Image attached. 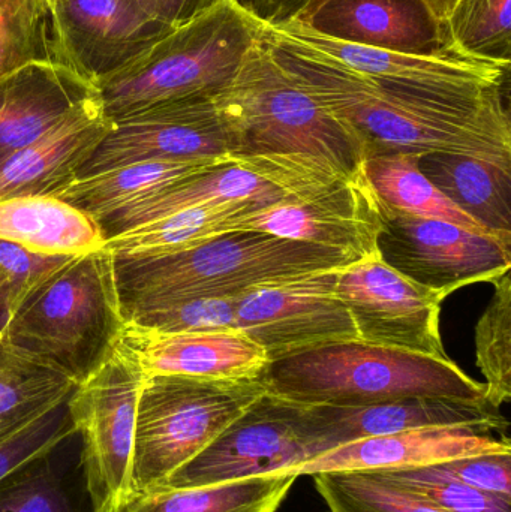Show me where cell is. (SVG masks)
I'll return each instance as SVG.
<instances>
[{
	"mask_svg": "<svg viewBox=\"0 0 511 512\" xmlns=\"http://www.w3.org/2000/svg\"><path fill=\"white\" fill-rule=\"evenodd\" d=\"M275 62L348 126L368 158L449 152L511 167V122L503 90L476 101H450L383 86L348 71L258 24Z\"/></svg>",
	"mask_w": 511,
	"mask_h": 512,
	"instance_id": "obj_1",
	"label": "cell"
},
{
	"mask_svg": "<svg viewBox=\"0 0 511 512\" xmlns=\"http://www.w3.org/2000/svg\"><path fill=\"white\" fill-rule=\"evenodd\" d=\"M359 261L338 249L260 231H231L179 254L114 258L123 316L137 307L240 295L261 283L335 270Z\"/></svg>",
	"mask_w": 511,
	"mask_h": 512,
	"instance_id": "obj_2",
	"label": "cell"
},
{
	"mask_svg": "<svg viewBox=\"0 0 511 512\" xmlns=\"http://www.w3.org/2000/svg\"><path fill=\"white\" fill-rule=\"evenodd\" d=\"M267 393L308 406H356L408 397L485 402V384L452 360L384 348L360 340L329 343L270 361Z\"/></svg>",
	"mask_w": 511,
	"mask_h": 512,
	"instance_id": "obj_3",
	"label": "cell"
},
{
	"mask_svg": "<svg viewBox=\"0 0 511 512\" xmlns=\"http://www.w3.org/2000/svg\"><path fill=\"white\" fill-rule=\"evenodd\" d=\"M231 158L305 155L348 176L368 159L360 138L297 84L258 39L230 84L213 96Z\"/></svg>",
	"mask_w": 511,
	"mask_h": 512,
	"instance_id": "obj_4",
	"label": "cell"
},
{
	"mask_svg": "<svg viewBox=\"0 0 511 512\" xmlns=\"http://www.w3.org/2000/svg\"><path fill=\"white\" fill-rule=\"evenodd\" d=\"M125 324L114 256L102 248L75 256L27 295L2 339L78 385L113 351Z\"/></svg>",
	"mask_w": 511,
	"mask_h": 512,
	"instance_id": "obj_5",
	"label": "cell"
},
{
	"mask_svg": "<svg viewBox=\"0 0 511 512\" xmlns=\"http://www.w3.org/2000/svg\"><path fill=\"white\" fill-rule=\"evenodd\" d=\"M258 41V23L222 0L173 30L137 60L96 83L110 119L180 99L216 96L233 81Z\"/></svg>",
	"mask_w": 511,
	"mask_h": 512,
	"instance_id": "obj_6",
	"label": "cell"
},
{
	"mask_svg": "<svg viewBox=\"0 0 511 512\" xmlns=\"http://www.w3.org/2000/svg\"><path fill=\"white\" fill-rule=\"evenodd\" d=\"M263 394L261 379L144 375L135 421L132 499L164 486Z\"/></svg>",
	"mask_w": 511,
	"mask_h": 512,
	"instance_id": "obj_7",
	"label": "cell"
},
{
	"mask_svg": "<svg viewBox=\"0 0 511 512\" xmlns=\"http://www.w3.org/2000/svg\"><path fill=\"white\" fill-rule=\"evenodd\" d=\"M357 176V174H356ZM329 162L305 155H260L207 168L123 207L99 224L105 239L182 210L231 203L300 201L348 179Z\"/></svg>",
	"mask_w": 511,
	"mask_h": 512,
	"instance_id": "obj_8",
	"label": "cell"
},
{
	"mask_svg": "<svg viewBox=\"0 0 511 512\" xmlns=\"http://www.w3.org/2000/svg\"><path fill=\"white\" fill-rule=\"evenodd\" d=\"M143 379L140 364L116 345L66 402L83 442L81 466L93 512H120L132 501V454Z\"/></svg>",
	"mask_w": 511,
	"mask_h": 512,
	"instance_id": "obj_9",
	"label": "cell"
},
{
	"mask_svg": "<svg viewBox=\"0 0 511 512\" xmlns=\"http://www.w3.org/2000/svg\"><path fill=\"white\" fill-rule=\"evenodd\" d=\"M330 451L309 406L263 394L162 487L213 486L296 471ZM159 489V487H158Z\"/></svg>",
	"mask_w": 511,
	"mask_h": 512,
	"instance_id": "obj_10",
	"label": "cell"
},
{
	"mask_svg": "<svg viewBox=\"0 0 511 512\" xmlns=\"http://www.w3.org/2000/svg\"><path fill=\"white\" fill-rule=\"evenodd\" d=\"M380 200V198H378ZM381 259L402 276L449 297L511 268V245L446 221L419 218L380 200Z\"/></svg>",
	"mask_w": 511,
	"mask_h": 512,
	"instance_id": "obj_11",
	"label": "cell"
},
{
	"mask_svg": "<svg viewBox=\"0 0 511 512\" xmlns=\"http://www.w3.org/2000/svg\"><path fill=\"white\" fill-rule=\"evenodd\" d=\"M335 292L360 342L449 360L440 330L446 297L402 276L380 254L341 268Z\"/></svg>",
	"mask_w": 511,
	"mask_h": 512,
	"instance_id": "obj_12",
	"label": "cell"
},
{
	"mask_svg": "<svg viewBox=\"0 0 511 512\" xmlns=\"http://www.w3.org/2000/svg\"><path fill=\"white\" fill-rule=\"evenodd\" d=\"M339 270L246 289L237 301L234 330L263 346L270 361L329 343L359 340L350 312L335 292Z\"/></svg>",
	"mask_w": 511,
	"mask_h": 512,
	"instance_id": "obj_13",
	"label": "cell"
},
{
	"mask_svg": "<svg viewBox=\"0 0 511 512\" xmlns=\"http://www.w3.org/2000/svg\"><path fill=\"white\" fill-rule=\"evenodd\" d=\"M267 29L383 86L432 98L476 101L503 90L509 81L510 66L473 59L456 51L437 56L396 53L324 38L300 21Z\"/></svg>",
	"mask_w": 511,
	"mask_h": 512,
	"instance_id": "obj_14",
	"label": "cell"
},
{
	"mask_svg": "<svg viewBox=\"0 0 511 512\" xmlns=\"http://www.w3.org/2000/svg\"><path fill=\"white\" fill-rule=\"evenodd\" d=\"M113 120L78 177L138 162H195L231 158L227 129L212 96L180 99Z\"/></svg>",
	"mask_w": 511,
	"mask_h": 512,
	"instance_id": "obj_15",
	"label": "cell"
},
{
	"mask_svg": "<svg viewBox=\"0 0 511 512\" xmlns=\"http://www.w3.org/2000/svg\"><path fill=\"white\" fill-rule=\"evenodd\" d=\"M51 11L57 62L95 86L173 32L135 0H60Z\"/></svg>",
	"mask_w": 511,
	"mask_h": 512,
	"instance_id": "obj_16",
	"label": "cell"
},
{
	"mask_svg": "<svg viewBox=\"0 0 511 512\" xmlns=\"http://www.w3.org/2000/svg\"><path fill=\"white\" fill-rule=\"evenodd\" d=\"M380 228V200L362 171L306 200L249 213L236 222L234 231H260L362 259L378 254Z\"/></svg>",
	"mask_w": 511,
	"mask_h": 512,
	"instance_id": "obj_17",
	"label": "cell"
},
{
	"mask_svg": "<svg viewBox=\"0 0 511 512\" xmlns=\"http://www.w3.org/2000/svg\"><path fill=\"white\" fill-rule=\"evenodd\" d=\"M492 453H511L506 433L486 427H428L333 448L305 463L299 477L318 472L407 471Z\"/></svg>",
	"mask_w": 511,
	"mask_h": 512,
	"instance_id": "obj_18",
	"label": "cell"
},
{
	"mask_svg": "<svg viewBox=\"0 0 511 512\" xmlns=\"http://www.w3.org/2000/svg\"><path fill=\"white\" fill-rule=\"evenodd\" d=\"M300 23L324 38L396 53L455 51L428 0H326Z\"/></svg>",
	"mask_w": 511,
	"mask_h": 512,
	"instance_id": "obj_19",
	"label": "cell"
},
{
	"mask_svg": "<svg viewBox=\"0 0 511 512\" xmlns=\"http://www.w3.org/2000/svg\"><path fill=\"white\" fill-rule=\"evenodd\" d=\"M117 345L144 375L246 381L260 379L270 363L263 346L239 330L159 333L126 322Z\"/></svg>",
	"mask_w": 511,
	"mask_h": 512,
	"instance_id": "obj_20",
	"label": "cell"
},
{
	"mask_svg": "<svg viewBox=\"0 0 511 512\" xmlns=\"http://www.w3.org/2000/svg\"><path fill=\"white\" fill-rule=\"evenodd\" d=\"M111 126L96 92L38 140L0 162V200L50 195L68 185Z\"/></svg>",
	"mask_w": 511,
	"mask_h": 512,
	"instance_id": "obj_21",
	"label": "cell"
},
{
	"mask_svg": "<svg viewBox=\"0 0 511 512\" xmlns=\"http://www.w3.org/2000/svg\"><path fill=\"white\" fill-rule=\"evenodd\" d=\"M309 411L330 450L360 439L428 427H486L506 435L509 429L506 417L486 402L443 397H408L356 408L317 405L309 406Z\"/></svg>",
	"mask_w": 511,
	"mask_h": 512,
	"instance_id": "obj_22",
	"label": "cell"
},
{
	"mask_svg": "<svg viewBox=\"0 0 511 512\" xmlns=\"http://www.w3.org/2000/svg\"><path fill=\"white\" fill-rule=\"evenodd\" d=\"M98 92L56 60H38L0 81V162L38 140Z\"/></svg>",
	"mask_w": 511,
	"mask_h": 512,
	"instance_id": "obj_23",
	"label": "cell"
},
{
	"mask_svg": "<svg viewBox=\"0 0 511 512\" xmlns=\"http://www.w3.org/2000/svg\"><path fill=\"white\" fill-rule=\"evenodd\" d=\"M435 188L489 233L511 245V167L461 153L420 155Z\"/></svg>",
	"mask_w": 511,
	"mask_h": 512,
	"instance_id": "obj_24",
	"label": "cell"
},
{
	"mask_svg": "<svg viewBox=\"0 0 511 512\" xmlns=\"http://www.w3.org/2000/svg\"><path fill=\"white\" fill-rule=\"evenodd\" d=\"M0 240L57 256L89 254L107 242L98 222L51 195L0 200Z\"/></svg>",
	"mask_w": 511,
	"mask_h": 512,
	"instance_id": "obj_25",
	"label": "cell"
},
{
	"mask_svg": "<svg viewBox=\"0 0 511 512\" xmlns=\"http://www.w3.org/2000/svg\"><path fill=\"white\" fill-rule=\"evenodd\" d=\"M234 158L195 162H138L93 176L78 177L51 192V197L65 201L93 221L104 222L135 201L143 200L161 189L207 168L225 164Z\"/></svg>",
	"mask_w": 511,
	"mask_h": 512,
	"instance_id": "obj_26",
	"label": "cell"
},
{
	"mask_svg": "<svg viewBox=\"0 0 511 512\" xmlns=\"http://www.w3.org/2000/svg\"><path fill=\"white\" fill-rule=\"evenodd\" d=\"M264 209L255 203H231L182 210L110 237L105 249L114 258H159L195 248L207 240L231 233L236 222Z\"/></svg>",
	"mask_w": 511,
	"mask_h": 512,
	"instance_id": "obj_27",
	"label": "cell"
},
{
	"mask_svg": "<svg viewBox=\"0 0 511 512\" xmlns=\"http://www.w3.org/2000/svg\"><path fill=\"white\" fill-rule=\"evenodd\" d=\"M297 478L290 471L213 486L159 487L132 499L120 512H276Z\"/></svg>",
	"mask_w": 511,
	"mask_h": 512,
	"instance_id": "obj_28",
	"label": "cell"
},
{
	"mask_svg": "<svg viewBox=\"0 0 511 512\" xmlns=\"http://www.w3.org/2000/svg\"><path fill=\"white\" fill-rule=\"evenodd\" d=\"M77 382L0 337V444L59 408Z\"/></svg>",
	"mask_w": 511,
	"mask_h": 512,
	"instance_id": "obj_29",
	"label": "cell"
},
{
	"mask_svg": "<svg viewBox=\"0 0 511 512\" xmlns=\"http://www.w3.org/2000/svg\"><path fill=\"white\" fill-rule=\"evenodd\" d=\"M419 158V153L371 156L363 164V171L377 197L387 206L419 218L446 221L474 233L495 237L432 185L420 171Z\"/></svg>",
	"mask_w": 511,
	"mask_h": 512,
	"instance_id": "obj_30",
	"label": "cell"
},
{
	"mask_svg": "<svg viewBox=\"0 0 511 512\" xmlns=\"http://www.w3.org/2000/svg\"><path fill=\"white\" fill-rule=\"evenodd\" d=\"M444 23L453 50L511 65V0H458Z\"/></svg>",
	"mask_w": 511,
	"mask_h": 512,
	"instance_id": "obj_31",
	"label": "cell"
},
{
	"mask_svg": "<svg viewBox=\"0 0 511 512\" xmlns=\"http://www.w3.org/2000/svg\"><path fill=\"white\" fill-rule=\"evenodd\" d=\"M491 283L494 297L476 325V357L486 379L485 402L500 411L511 399L510 270Z\"/></svg>",
	"mask_w": 511,
	"mask_h": 512,
	"instance_id": "obj_32",
	"label": "cell"
},
{
	"mask_svg": "<svg viewBox=\"0 0 511 512\" xmlns=\"http://www.w3.org/2000/svg\"><path fill=\"white\" fill-rule=\"evenodd\" d=\"M38 60H56L48 0H0V81Z\"/></svg>",
	"mask_w": 511,
	"mask_h": 512,
	"instance_id": "obj_33",
	"label": "cell"
},
{
	"mask_svg": "<svg viewBox=\"0 0 511 512\" xmlns=\"http://www.w3.org/2000/svg\"><path fill=\"white\" fill-rule=\"evenodd\" d=\"M311 477L330 512H446L371 472H318Z\"/></svg>",
	"mask_w": 511,
	"mask_h": 512,
	"instance_id": "obj_34",
	"label": "cell"
},
{
	"mask_svg": "<svg viewBox=\"0 0 511 512\" xmlns=\"http://www.w3.org/2000/svg\"><path fill=\"white\" fill-rule=\"evenodd\" d=\"M59 445L35 454L0 477V512H93L75 502L54 466L53 454Z\"/></svg>",
	"mask_w": 511,
	"mask_h": 512,
	"instance_id": "obj_35",
	"label": "cell"
},
{
	"mask_svg": "<svg viewBox=\"0 0 511 512\" xmlns=\"http://www.w3.org/2000/svg\"><path fill=\"white\" fill-rule=\"evenodd\" d=\"M237 301L239 295H222L137 307L125 313V321L159 333L234 330Z\"/></svg>",
	"mask_w": 511,
	"mask_h": 512,
	"instance_id": "obj_36",
	"label": "cell"
},
{
	"mask_svg": "<svg viewBox=\"0 0 511 512\" xmlns=\"http://www.w3.org/2000/svg\"><path fill=\"white\" fill-rule=\"evenodd\" d=\"M446 512H511V499L467 486L432 468L371 472Z\"/></svg>",
	"mask_w": 511,
	"mask_h": 512,
	"instance_id": "obj_37",
	"label": "cell"
},
{
	"mask_svg": "<svg viewBox=\"0 0 511 512\" xmlns=\"http://www.w3.org/2000/svg\"><path fill=\"white\" fill-rule=\"evenodd\" d=\"M75 256L36 254L15 243L0 240V270L8 279L14 309L26 300L45 280L65 267Z\"/></svg>",
	"mask_w": 511,
	"mask_h": 512,
	"instance_id": "obj_38",
	"label": "cell"
},
{
	"mask_svg": "<svg viewBox=\"0 0 511 512\" xmlns=\"http://www.w3.org/2000/svg\"><path fill=\"white\" fill-rule=\"evenodd\" d=\"M66 402L0 444V477L24 460L56 447L74 435V424L69 418Z\"/></svg>",
	"mask_w": 511,
	"mask_h": 512,
	"instance_id": "obj_39",
	"label": "cell"
},
{
	"mask_svg": "<svg viewBox=\"0 0 511 512\" xmlns=\"http://www.w3.org/2000/svg\"><path fill=\"white\" fill-rule=\"evenodd\" d=\"M431 468L474 489L511 499V453L480 454Z\"/></svg>",
	"mask_w": 511,
	"mask_h": 512,
	"instance_id": "obj_40",
	"label": "cell"
},
{
	"mask_svg": "<svg viewBox=\"0 0 511 512\" xmlns=\"http://www.w3.org/2000/svg\"><path fill=\"white\" fill-rule=\"evenodd\" d=\"M156 23L176 30L204 12L218 6L222 0H135Z\"/></svg>",
	"mask_w": 511,
	"mask_h": 512,
	"instance_id": "obj_41",
	"label": "cell"
},
{
	"mask_svg": "<svg viewBox=\"0 0 511 512\" xmlns=\"http://www.w3.org/2000/svg\"><path fill=\"white\" fill-rule=\"evenodd\" d=\"M260 26L282 27L300 20L314 0H234Z\"/></svg>",
	"mask_w": 511,
	"mask_h": 512,
	"instance_id": "obj_42",
	"label": "cell"
},
{
	"mask_svg": "<svg viewBox=\"0 0 511 512\" xmlns=\"http://www.w3.org/2000/svg\"><path fill=\"white\" fill-rule=\"evenodd\" d=\"M14 303H12L11 292L8 283L0 286V337L5 333L12 315H14Z\"/></svg>",
	"mask_w": 511,
	"mask_h": 512,
	"instance_id": "obj_43",
	"label": "cell"
},
{
	"mask_svg": "<svg viewBox=\"0 0 511 512\" xmlns=\"http://www.w3.org/2000/svg\"><path fill=\"white\" fill-rule=\"evenodd\" d=\"M428 2L429 5H431L432 11H434L441 20L446 21V18L449 17L453 6L456 5L458 0H428Z\"/></svg>",
	"mask_w": 511,
	"mask_h": 512,
	"instance_id": "obj_44",
	"label": "cell"
},
{
	"mask_svg": "<svg viewBox=\"0 0 511 512\" xmlns=\"http://www.w3.org/2000/svg\"><path fill=\"white\" fill-rule=\"evenodd\" d=\"M324 2H326V0H314V2H312L311 5H309V8L306 9L305 14H303V17L300 18V20H303V18H305L306 15L311 14V12L314 11V9H317L318 6H320L321 3H324ZM300 20H297V21H300Z\"/></svg>",
	"mask_w": 511,
	"mask_h": 512,
	"instance_id": "obj_45",
	"label": "cell"
},
{
	"mask_svg": "<svg viewBox=\"0 0 511 512\" xmlns=\"http://www.w3.org/2000/svg\"><path fill=\"white\" fill-rule=\"evenodd\" d=\"M8 283V279H6L5 273L0 270V286L6 285Z\"/></svg>",
	"mask_w": 511,
	"mask_h": 512,
	"instance_id": "obj_46",
	"label": "cell"
},
{
	"mask_svg": "<svg viewBox=\"0 0 511 512\" xmlns=\"http://www.w3.org/2000/svg\"><path fill=\"white\" fill-rule=\"evenodd\" d=\"M60 0H48V5H50V8L53 9L54 6L57 5V3H59Z\"/></svg>",
	"mask_w": 511,
	"mask_h": 512,
	"instance_id": "obj_47",
	"label": "cell"
}]
</instances>
